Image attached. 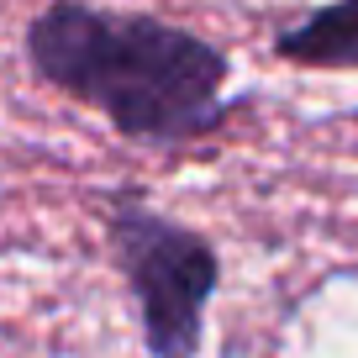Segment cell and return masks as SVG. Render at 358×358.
I'll list each match as a JSON object with an SVG mask.
<instances>
[{
	"label": "cell",
	"instance_id": "obj_1",
	"mask_svg": "<svg viewBox=\"0 0 358 358\" xmlns=\"http://www.w3.org/2000/svg\"><path fill=\"white\" fill-rule=\"evenodd\" d=\"M37 79L101 111L137 148H195L227 127V53L148 11L53 0L27 22Z\"/></svg>",
	"mask_w": 358,
	"mask_h": 358
},
{
	"label": "cell",
	"instance_id": "obj_2",
	"mask_svg": "<svg viewBox=\"0 0 358 358\" xmlns=\"http://www.w3.org/2000/svg\"><path fill=\"white\" fill-rule=\"evenodd\" d=\"M106 237H111V253L127 274L137 316H143L148 353L153 358H195L206 306H211L216 280H222L216 248L195 227H179L174 216L137 201V190L111 195Z\"/></svg>",
	"mask_w": 358,
	"mask_h": 358
},
{
	"label": "cell",
	"instance_id": "obj_3",
	"mask_svg": "<svg viewBox=\"0 0 358 358\" xmlns=\"http://www.w3.org/2000/svg\"><path fill=\"white\" fill-rule=\"evenodd\" d=\"M274 53L301 69H358V0H332L274 37Z\"/></svg>",
	"mask_w": 358,
	"mask_h": 358
}]
</instances>
